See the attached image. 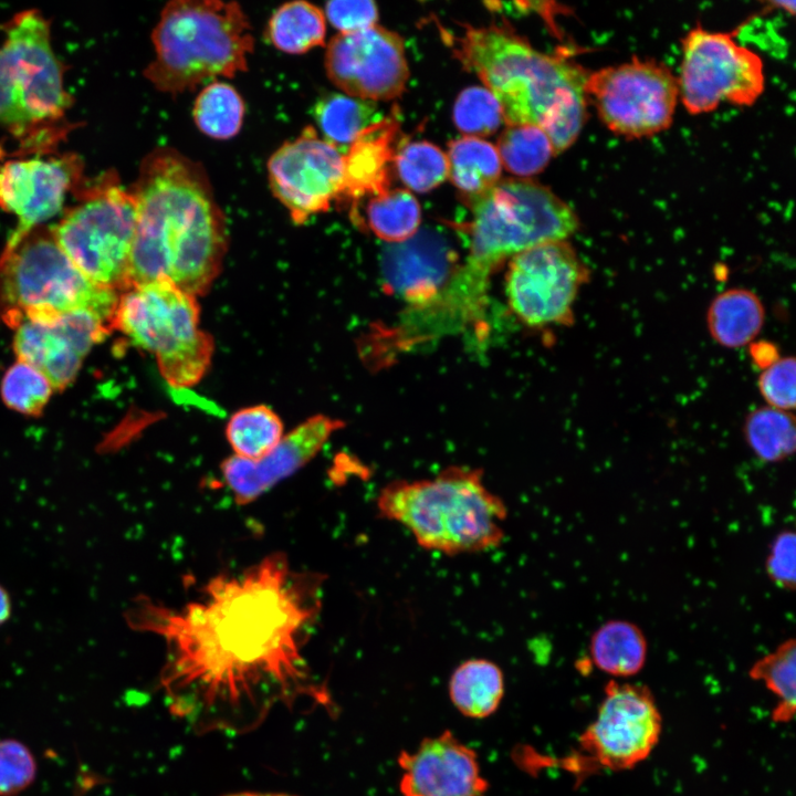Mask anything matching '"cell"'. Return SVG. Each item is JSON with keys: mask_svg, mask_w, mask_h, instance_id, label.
Here are the masks:
<instances>
[{"mask_svg": "<svg viewBox=\"0 0 796 796\" xmlns=\"http://www.w3.org/2000/svg\"><path fill=\"white\" fill-rule=\"evenodd\" d=\"M325 576L297 570L282 552L218 574L174 607L140 597L135 629L161 638L160 685L170 713L196 733H245L279 706L326 704L304 657L322 609Z\"/></svg>", "mask_w": 796, "mask_h": 796, "instance_id": "cell-1", "label": "cell"}, {"mask_svg": "<svg viewBox=\"0 0 796 796\" xmlns=\"http://www.w3.org/2000/svg\"><path fill=\"white\" fill-rule=\"evenodd\" d=\"M129 189L136 227L128 287L167 279L196 297L208 292L220 273L228 232L203 166L158 147L144 157Z\"/></svg>", "mask_w": 796, "mask_h": 796, "instance_id": "cell-2", "label": "cell"}, {"mask_svg": "<svg viewBox=\"0 0 796 796\" xmlns=\"http://www.w3.org/2000/svg\"><path fill=\"white\" fill-rule=\"evenodd\" d=\"M458 53L496 97L509 126H538L555 155L576 140L588 104V72L580 65L537 51L495 27L469 28Z\"/></svg>", "mask_w": 796, "mask_h": 796, "instance_id": "cell-3", "label": "cell"}, {"mask_svg": "<svg viewBox=\"0 0 796 796\" xmlns=\"http://www.w3.org/2000/svg\"><path fill=\"white\" fill-rule=\"evenodd\" d=\"M0 30V160L52 155L77 124L66 116L73 96L51 44V21L27 9Z\"/></svg>", "mask_w": 796, "mask_h": 796, "instance_id": "cell-4", "label": "cell"}, {"mask_svg": "<svg viewBox=\"0 0 796 796\" xmlns=\"http://www.w3.org/2000/svg\"><path fill=\"white\" fill-rule=\"evenodd\" d=\"M376 509L423 549L448 556L493 549L504 540L506 504L478 468L450 465L433 478L394 480L380 489Z\"/></svg>", "mask_w": 796, "mask_h": 796, "instance_id": "cell-5", "label": "cell"}, {"mask_svg": "<svg viewBox=\"0 0 796 796\" xmlns=\"http://www.w3.org/2000/svg\"><path fill=\"white\" fill-rule=\"evenodd\" d=\"M151 41L155 57L144 76L170 95L245 72L254 48L251 24L240 4L218 0L168 2Z\"/></svg>", "mask_w": 796, "mask_h": 796, "instance_id": "cell-6", "label": "cell"}, {"mask_svg": "<svg viewBox=\"0 0 796 796\" xmlns=\"http://www.w3.org/2000/svg\"><path fill=\"white\" fill-rule=\"evenodd\" d=\"M470 203L468 254L453 281L480 300H488L490 276L506 259L542 243L567 240L579 228L575 211L533 180H499Z\"/></svg>", "mask_w": 796, "mask_h": 796, "instance_id": "cell-7", "label": "cell"}, {"mask_svg": "<svg viewBox=\"0 0 796 796\" xmlns=\"http://www.w3.org/2000/svg\"><path fill=\"white\" fill-rule=\"evenodd\" d=\"M119 292L88 280L43 224L14 231L0 256V314L13 327L23 318L46 320L73 311L113 318Z\"/></svg>", "mask_w": 796, "mask_h": 796, "instance_id": "cell-8", "label": "cell"}, {"mask_svg": "<svg viewBox=\"0 0 796 796\" xmlns=\"http://www.w3.org/2000/svg\"><path fill=\"white\" fill-rule=\"evenodd\" d=\"M199 321L197 297L161 279L119 293L113 329L153 354L170 386L185 388L201 380L212 359V337Z\"/></svg>", "mask_w": 796, "mask_h": 796, "instance_id": "cell-9", "label": "cell"}, {"mask_svg": "<svg viewBox=\"0 0 796 796\" xmlns=\"http://www.w3.org/2000/svg\"><path fill=\"white\" fill-rule=\"evenodd\" d=\"M52 233L72 263L93 283L119 293L128 287L136 200L115 171L84 180Z\"/></svg>", "mask_w": 796, "mask_h": 796, "instance_id": "cell-10", "label": "cell"}, {"mask_svg": "<svg viewBox=\"0 0 796 796\" xmlns=\"http://www.w3.org/2000/svg\"><path fill=\"white\" fill-rule=\"evenodd\" d=\"M677 76L679 100L692 115L712 112L723 102L751 106L765 88L764 65L753 50L732 34L691 29L681 41Z\"/></svg>", "mask_w": 796, "mask_h": 796, "instance_id": "cell-11", "label": "cell"}, {"mask_svg": "<svg viewBox=\"0 0 796 796\" xmlns=\"http://www.w3.org/2000/svg\"><path fill=\"white\" fill-rule=\"evenodd\" d=\"M586 93L603 124L627 138L649 137L669 128L679 101L671 70L639 57L588 72Z\"/></svg>", "mask_w": 796, "mask_h": 796, "instance_id": "cell-12", "label": "cell"}, {"mask_svg": "<svg viewBox=\"0 0 796 796\" xmlns=\"http://www.w3.org/2000/svg\"><path fill=\"white\" fill-rule=\"evenodd\" d=\"M590 271L567 241H552L509 261L505 296L513 314L530 327L572 325L574 305Z\"/></svg>", "mask_w": 796, "mask_h": 796, "instance_id": "cell-13", "label": "cell"}, {"mask_svg": "<svg viewBox=\"0 0 796 796\" xmlns=\"http://www.w3.org/2000/svg\"><path fill=\"white\" fill-rule=\"evenodd\" d=\"M661 730V714L651 691L646 685L612 679L579 743L595 766L625 771L650 755Z\"/></svg>", "mask_w": 796, "mask_h": 796, "instance_id": "cell-14", "label": "cell"}, {"mask_svg": "<svg viewBox=\"0 0 796 796\" xmlns=\"http://www.w3.org/2000/svg\"><path fill=\"white\" fill-rule=\"evenodd\" d=\"M268 179L274 197L296 224L326 211L342 196L344 155L321 138L313 126L280 146L268 160Z\"/></svg>", "mask_w": 796, "mask_h": 796, "instance_id": "cell-15", "label": "cell"}, {"mask_svg": "<svg viewBox=\"0 0 796 796\" xmlns=\"http://www.w3.org/2000/svg\"><path fill=\"white\" fill-rule=\"evenodd\" d=\"M325 69L331 82L346 95L371 102L399 96L409 76L402 39L378 25L334 36L327 45Z\"/></svg>", "mask_w": 796, "mask_h": 796, "instance_id": "cell-16", "label": "cell"}, {"mask_svg": "<svg viewBox=\"0 0 796 796\" xmlns=\"http://www.w3.org/2000/svg\"><path fill=\"white\" fill-rule=\"evenodd\" d=\"M12 328L18 360L36 368L59 390L76 378L84 357L113 331L108 321L83 310L46 320L23 318Z\"/></svg>", "mask_w": 796, "mask_h": 796, "instance_id": "cell-17", "label": "cell"}, {"mask_svg": "<svg viewBox=\"0 0 796 796\" xmlns=\"http://www.w3.org/2000/svg\"><path fill=\"white\" fill-rule=\"evenodd\" d=\"M83 170L73 153L6 160L0 167V208L18 218V232L42 226L85 180Z\"/></svg>", "mask_w": 796, "mask_h": 796, "instance_id": "cell-18", "label": "cell"}, {"mask_svg": "<svg viewBox=\"0 0 796 796\" xmlns=\"http://www.w3.org/2000/svg\"><path fill=\"white\" fill-rule=\"evenodd\" d=\"M343 427V421L328 416L310 417L259 460L224 459L220 465L223 484L237 504H250L304 468Z\"/></svg>", "mask_w": 796, "mask_h": 796, "instance_id": "cell-19", "label": "cell"}, {"mask_svg": "<svg viewBox=\"0 0 796 796\" xmlns=\"http://www.w3.org/2000/svg\"><path fill=\"white\" fill-rule=\"evenodd\" d=\"M459 264L457 251L442 231L426 228L402 242L389 243L381 253L380 273L387 292L415 310L438 297Z\"/></svg>", "mask_w": 796, "mask_h": 796, "instance_id": "cell-20", "label": "cell"}, {"mask_svg": "<svg viewBox=\"0 0 796 796\" xmlns=\"http://www.w3.org/2000/svg\"><path fill=\"white\" fill-rule=\"evenodd\" d=\"M398 764L402 796H484L488 790L475 752L450 731L401 752Z\"/></svg>", "mask_w": 796, "mask_h": 796, "instance_id": "cell-21", "label": "cell"}, {"mask_svg": "<svg viewBox=\"0 0 796 796\" xmlns=\"http://www.w3.org/2000/svg\"><path fill=\"white\" fill-rule=\"evenodd\" d=\"M399 122L396 116L381 118L366 128L344 155L342 195L358 199L388 191L395 158Z\"/></svg>", "mask_w": 796, "mask_h": 796, "instance_id": "cell-22", "label": "cell"}, {"mask_svg": "<svg viewBox=\"0 0 796 796\" xmlns=\"http://www.w3.org/2000/svg\"><path fill=\"white\" fill-rule=\"evenodd\" d=\"M765 307L760 296L745 287H731L719 293L706 311L711 338L724 348L750 345L765 323Z\"/></svg>", "mask_w": 796, "mask_h": 796, "instance_id": "cell-23", "label": "cell"}, {"mask_svg": "<svg viewBox=\"0 0 796 796\" xmlns=\"http://www.w3.org/2000/svg\"><path fill=\"white\" fill-rule=\"evenodd\" d=\"M589 652L593 663L601 672L626 679L636 675L645 667L648 643L636 624L610 619L593 632Z\"/></svg>", "mask_w": 796, "mask_h": 796, "instance_id": "cell-24", "label": "cell"}, {"mask_svg": "<svg viewBox=\"0 0 796 796\" xmlns=\"http://www.w3.org/2000/svg\"><path fill=\"white\" fill-rule=\"evenodd\" d=\"M453 705L465 716L481 719L491 715L504 694L501 668L483 658L469 659L453 671L449 682Z\"/></svg>", "mask_w": 796, "mask_h": 796, "instance_id": "cell-25", "label": "cell"}, {"mask_svg": "<svg viewBox=\"0 0 796 796\" xmlns=\"http://www.w3.org/2000/svg\"><path fill=\"white\" fill-rule=\"evenodd\" d=\"M449 176L470 201L491 189L501 175L502 163L492 144L464 136L449 144Z\"/></svg>", "mask_w": 796, "mask_h": 796, "instance_id": "cell-26", "label": "cell"}, {"mask_svg": "<svg viewBox=\"0 0 796 796\" xmlns=\"http://www.w3.org/2000/svg\"><path fill=\"white\" fill-rule=\"evenodd\" d=\"M326 33L324 12L307 1L279 7L268 23L271 43L287 54H302L323 45Z\"/></svg>", "mask_w": 796, "mask_h": 796, "instance_id": "cell-27", "label": "cell"}, {"mask_svg": "<svg viewBox=\"0 0 796 796\" xmlns=\"http://www.w3.org/2000/svg\"><path fill=\"white\" fill-rule=\"evenodd\" d=\"M313 116L324 139L333 145H350L383 117L375 102L346 94L329 93L317 100Z\"/></svg>", "mask_w": 796, "mask_h": 796, "instance_id": "cell-28", "label": "cell"}, {"mask_svg": "<svg viewBox=\"0 0 796 796\" xmlns=\"http://www.w3.org/2000/svg\"><path fill=\"white\" fill-rule=\"evenodd\" d=\"M743 437L760 461H784L793 455L796 449L795 417L793 412L769 406L755 408L744 419Z\"/></svg>", "mask_w": 796, "mask_h": 796, "instance_id": "cell-29", "label": "cell"}, {"mask_svg": "<svg viewBox=\"0 0 796 796\" xmlns=\"http://www.w3.org/2000/svg\"><path fill=\"white\" fill-rule=\"evenodd\" d=\"M284 434L281 418L265 405L235 411L226 427V437L233 455L252 461L265 457Z\"/></svg>", "mask_w": 796, "mask_h": 796, "instance_id": "cell-30", "label": "cell"}, {"mask_svg": "<svg viewBox=\"0 0 796 796\" xmlns=\"http://www.w3.org/2000/svg\"><path fill=\"white\" fill-rule=\"evenodd\" d=\"M245 113L244 102L230 84L213 81L197 95L192 116L196 126L214 139H230L242 126Z\"/></svg>", "mask_w": 796, "mask_h": 796, "instance_id": "cell-31", "label": "cell"}, {"mask_svg": "<svg viewBox=\"0 0 796 796\" xmlns=\"http://www.w3.org/2000/svg\"><path fill=\"white\" fill-rule=\"evenodd\" d=\"M421 209L407 190H388L374 196L366 208L365 224L379 239L389 243L411 238L420 227Z\"/></svg>", "mask_w": 796, "mask_h": 796, "instance_id": "cell-32", "label": "cell"}, {"mask_svg": "<svg viewBox=\"0 0 796 796\" xmlns=\"http://www.w3.org/2000/svg\"><path fill=\"white\" fill-rule=\"evenodd\" d=\"M753 680L762 681L778 699L772 718L775 722H789L795 713L796 642L794 638L779 643L772 652L758 659L748 671Z\"/></svg>", "mask_w": 796, "mask_h": 796, "instance_id": "cell-33", "label": "cell"}, {"mask_svg": "<svg viewBox=\"0 0 796 796\" xmlns=\"http://www.w3.org/2000/svg\"><path fill=\"white\" fill-rule=\"evenodd\" d=\"M505 168L516 176H532L545 168L554 149L545 132L535 125H511L498 143Z\"/></svg>", "mask_w": 796, "mask_h": 796, "instance_id": "cell-34", "label": "cell"}, {"mask_svg": "<svg viewBox=\"0 0 796 796\" xmlns=\"http://www.w3.org/2000/svg\"><path fill=\"white\" fill-rule=\"evenodd\" d=\"M400 180L417 192L439 186L449 174L447 155L436 145L419 140L405 144L394 158Z\"/></svg>", "mask_w": 796, "mask_h": 796, "instance_id": "cell-35", "label": "cell"}, {"mask_svg": "<svg viewBox=\"0 0 796 796\" xmlns=\"http://www.w3.org/2000/svg\"><path fill=\"white\" fill-rule=\"evenodd\" d=\"M0 391L9 408L27 416H39L48 404L53 387L36 368L17 360L6 371Z\"/></svg>", "mask_w": 796, "mask_h": 796, "instance_id": "cell-36", "label": "cell"}, {"mask_svg": "<svg viewBox=\"0 0 796 796\" xmlns=\"http://www.w3.org/2000/svg\"><path fill=\"white\" fill-rule=\"evenodd\" d=\"M452 118L459 130L473 137L491 135L504 122L499 101L481 86L467 87L459 94Z\"/></svg>", "mask_w": 796, "mask_h": 796, "instance_id": "cell-37", "label": "cell"}, {"mask_svg": "<svg viewBox=\"0 0 796 796\" xmlns=\"http://www.w3.org/2000/svg\"><path fill=\"white\" fill-rule=\"evenodd\" d=\"M35 774V758L27 745L13 739L0 740V796L20 794Z\"/></svg>", "mask_w": 796, "mask_h": 796, "instance_id": "cell-38", "label": "cell"}, {"mask_svg": "<svg viewBox=\"0 0 796 796\" xmlns=\"http://www.w3.org/2000/svg\"><path fill=\"white\" fill-rule=\"evenodd\" d=\"M796 360L794 356L779 357L762 370L757 379L761 396L767 406L789 411L796 405Z\"/></svg>", "mask_w": 796, "mask_h": 796, "instance_id": "cell-39", "label": "cell"}, {"mask_svg": "<svg viewBox=\"0 0 796 796\" xmlns=\"http://www.w3.org/2000/svg\"><path fill=\"white\" fill-rule=\"evenodd\" d=\"M769 580L781 589L793 591L796 586V536L793 530H783L771 542L765 559Z\"/></svg>", "mask_w": 796, "mask_h": 796, "instance_id": "cell-40", "label": "cell"}, {"mask_svg": "<svg viewBox=\"0 0 796 796\" xmlns=\"http://www.w3.org/2000/svg\"><path fill=\"white\" fill-rule=\"evenodd\" d=\"M324 15L341 33L348 34L375 27L378 9L368 0H334L325 4Z\"/></svg>", "mask_w": 796, "mask_h": 796, "instance_id": "cell-41", "label": "cell"}, {"mask_svg": "<svg viewBox=\"0 0 796 796\" xmlns=\"http://www.w3.org/2000/svg\"><path fill=\"white\" fill-rule=\"evenodd\" d=\"M748 353L752 363L762 370L781 357L778 347L768 341L752 342L748 345Z\"/></svg>", "mask_w": 796, "mask_h": 796, "instance_id": "cell-42", "label": "cell"}, {"mask_svg": "<svg viewBox=\"0 0 796 796\" xmlns=\"http://www.w3.org/2000/svg\"><path fill=\"white\" fill-rule=\"evenodd\" d=\"M11 603L6 589L0 586V626L9 618Z\"/></svg>", "mask_w": 796, "mask_h": 796, "instance_id": "cell-43", "label": "cell"}, {"mask_svg": "<svg viewBox=\"0 0 796 796\" xmlns=\"http://www.w3.org/2000/svg\"><path fill=\"white\" fill-rule=\"evenodd\" d=\"M227 796H295L290 794H283V793H252V792H244V793H237L231 794Z\"/></svg>", "mask_w": 796, "mask_h": 796, "instance_id": "cell-44", "label": "cell"}]
</instances>
